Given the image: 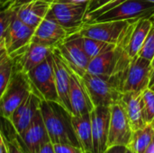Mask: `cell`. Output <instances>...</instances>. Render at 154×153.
I'll return each mask as SVG.
<instances>
[{"instance_id": "13", "label": "cell", "mask_w": 154, "mask_h": 153, "mask_svg": "<svg viewBox=\"0 0 154 153\" xmlns=\"http://www.w3.org/2000/svg\"><path fill=\"white\" fill-rule=\"evenodd\" d=\"M33 33L34 29L24 24L17 17L14 11L5 36V50L7 54L12 56L28 45L32 41Z\"/></svg>"}, {"instance_id": "45", "label": "cell", "mask_w": 154, "mask_h": 153, "mask_svg": "<svg viewBox=\"0 0 154 153\" xmlns=\"http://www.w3.org/2000/svg\"><path fill=\"white\" fill-rule=\"evenodd\" d=\"M126 153H134V152H133V151H131L130 150H128V151H127V152H126Z\"/></svg>"}, {"instance_id": "25", "label": "cell", "mask_w": 154, "mask_h": 153, "mask_svg": "<svg viewBox=\"0 0 154 153\" xmlns=\"http://www.w3.org/2000/svg\"><path fill=\"white\" fill-rule=\"evenodd\" d=\"M154 136V128L148 124L142 129L134 131L128 145V149L134 153H143Z\"/></svg>"}, {"instance_id": "14", "label": "cell", "mask_w": 154, "mask_h": 153, "mask_svg": "<svg viewBox=\"0 0 154 153\" xmlns=\"http://www.w3.org/2000/svg\"><path fill=\"white\" fill-rule=\"evenodd\" d=\"M69 32L55 21L45 17L34 30L32 42L55 49L68 37Z\"/></svg>"}, {"instance_id": "40", "label": "cell", "mask_w": 154, "mask_h": 153, "mask_svg": "<svg viewBox=\"0 0 154 153\" xmlns=\"http://www.w3.org/2000/svg\"><path fill=\"white\" fill-rule=\"evenodd\" d=\"M8 56H9V55L7 54L6 50H5V51H4L3 53H1V54H0V64H1V63H2V62H3L6 58H7V57H8Z\"/></svg>"}, {"instance_id": "35", "label": "cell", "mask_w": 154, "mask_h": 153, "mask_svg": "<svg viewBox=\"0 0 154 153\" xmlns=\"http://www.w3.org/2000/svg\"><path fill=\"white\" fill-rule=\"evenodd\" d=\"M0 153H8L4 137H3L1 132H0Z\"/></svg>"}, {"instance_id": "5", "label": "cell", "mask_w": 154, "mask_h": 153, "mask_svg": "<svg viewBox=\"0 0 154 153\" xmlns=\"http://www.w3.org/2000/svg\"><path fill=\"white\" fill-rule=\"evenodd\" d=\"M88 3L72 4L60 1L51 3L46 17L61 25L69 34L77 32L84 24Z\"/></svg>"}, {"instance_id": "30", "label": "cell", "mask_w": 154, "mask_h": 153, "mask_svg": "<svg viewBox=\"0 0 154 153\" xmlns=\"http://www.w3.org/2000/svg\"><path fill=\"white\" fill-rule=\"evenodd\" d=\"M14 12V8L9 5H6L5 8L0 9V40L5 39Z\"/></svg>"}, {"instance_id": "18", "label": "cell", "mask_w": 154, "mask_h": 153, "mask_svg": "<svg viewBox=\"0 0 154 153\" xmlns=\"http://www.w3.org/2000/svg\"><path fill=\"white\" fill-rule=\"evenodd\" d=\"M121 104L125 108L133 131H137L148 124L145 117L142 93L125 92L123 94Z\"/></svg>"}, {"instance_id": "42", "label": "cell", "mask_w": 154, "mask_h": 153, "mask_svg": "<svg viewBox=\"0 0 154 153\" xmlns=\"http://www.w3.org/2000/svg\"><path fill=\"white\" fill-rule=\"evenodd\" d=\"M144 1H147V2H151V3H154V0H144Z\"/></svg>"}, {"instance_id": "37", "label": "cell", "mask_w": 154, "mask_h": 153, "mask_svg": "<svg viewBox=\"0 0 154 153\" xmlns=\"http://www.w3.org/2000/svg\"><path fill=\"white\" fill-rule=\"evenodd\" d=\"M143 153H154V136L151 143L149 144V146L147 147V149L145 150V151Z\"/></svg>"}, {"instance_id": "20", "label": "cell", "mask_w": 154, "mask_h": 153, "mask_svg": "<svg viewBox=\"0 0 154 153\" xmlns=\"http://www.w3.org/2000/svg\"><path fill=\"white\" fill-rule=\"evenodd\" d=\"M51 5V3L46 1L33 0L23 4L14 9L17 17L24 24L35 30L36 27L46 17Z\"/></svg>"}, {"instance_id": "43", "label": "cell", "mask_w": 154, "mask_h": 153, "mask_svg": "<svg viewBox=\"0 0 154 153\" xmlns=\"http://www.w3.org/2000/svg\"><path fill=\"white\" fill-rule=\"evenodd\" d=\"M152 124V127H153V128H154V120H153V121H152V124Z\"/></svg>"}, {"instance_id": "36", "label": "cell", "mask_w": 154, "mask_h": 153, "mask_svg": "<svg viewBox=\"0 0 154 153\" xmlns=\"http://www.w3.org/2000/svg\"><path fill=\"white\" fill-rule=\"evenodd\" d=\"M60 2H66V3H72V4H85L88 3L90 0H56Z\"/></svg>"}, {"instance_id": "46", "label": "cell", "mask_w": 154, "mask_h": 153, "mask_svg": "<svg viewBox=\"0 0 154 153\" xmlns=\"http://www.w3.org/2000/svg\"><path fill=\"white\" fill-rule=\"evenodd\" d=\"M151 88H152V90H154V85H153V86H152V87H151Z\"/></svg>"}, {"instance_id": "2", "label": "cell", "mask_w": 154, "mask_h": 153, "mask_svg": "<svg viewBox=\"0 0 154 153\" xmlns=\"http://www.w3.org/2000/svg\"><path fill=\"white\" fill-rule=\"evenodd\" d=\"M32 92V86L27 75L14 65L11 78L0 99V116L10 119L16 108Z\"/></svg>"}, {"instance_id": "17", "label": "cell", "mask_w": 154, "mask_h": 153, "mask_svg": "<svg viewBox=\"0 0 154 153\" xmlns=\"http://www.w3.org/2000/svg\"><path fill=\"white\" fill-rule=\"evenodd\" d=\"M20 136L24 143L27 153H36L43 144L51 142L40 109L32 122Z\"/></svg>"}, {"instance_id": "16", "label": "cell", "mask_w": 154, "mask_h": 153, "mask_svg": "<svg viewBox=\"0 0 154 153\" xmlns=\"http://www.w3.org/2000/svg\"><path fill=\"white\" fill-rule=\"evenodd\" d=\"M69 102L72 115L88 114L94 108L82 78L72 71L70 74Z\"/></svg>"}, {"instance_id": "3", "label": "cell", "mask_w": 154, "mask_h": 153, "mask_svg": "<svg viewBox=\"0 0 154 153\" xmlns=\"http://www.w3.org/2000/svg\"><path fill=\"white\" fill-rule=\"evenodd\" d=\"M81 78L94 107L111 106L121 101L124 93L110 78L86 73Z\"/></svg>"}, {"instance_id": "41", "label": "cell", "mask_w": 154, "mask_h": 153, "mask_svg": "<svg viewBox=\"0 0 154 153\" xmlns=\"http://www.w3.org/2000/svg\"><path fill=\"white\" fill-rule=\"evenodd\" d=\"M152 67L154 68V57H153V59H152Z\"/></svg>"}, {"instance_id": "44", "label": "cell", "mask_w": 154, "mask_h": 153, "mask_svg": "<svg viewBox=\"0 0 154 153\" xmlns=\"http://www.w3.org/2000/svg\"><path fill=\"white\" fill-rule=\"evenodd\" d=\"M151 20H152V22H153V23H154V16H153V17H152V18H151Z\"/></svg>"}, {"instance_id": "39", "label": "cell", "mask_w": 154, "mask_h": 153, "mask_svg": "<svg viewBox=\"0 0 154 153\" xmlns=\"http://www.w3.org/2000/svg\"><path fill=\"white\" fill-rule=\"evenodd\" d=\"M154 85V68L152 69V73H151V78H150V85L149 87H152Z\"/></svg>"}, {"instance_id": "11", "label": "cell", "mask_w": 154, "mask_h": 153, "mask_svg": "<svg viewBox=\"0 0 154 153\" xmlns=\"http://www.w3.org/2000/svg\"><path fill=\"white\" fill-rule=\"evenodd\" d=\"M93 153H103L107 148L111 117L110 106H95L90 112Z\"/></svg>"}, {"instance_id": "32", "label": "cell", "mask_w": 154, "mask_h": 153, "mask_svg": "<svg viewBox=\"0 0 154 153\" xmlns=\"http://www.w3.org/2000/svg\"><path fill=\"white\" fill-rule=\"evenodd\" d=\"M31 1H33V0H6L5 3L6 4V5H9L13 8H15L23 4H25V3H28V2H31ZM42 1H46V2H49V3H53L55 2L56 0H42Z\"/></svg>"}, {"instance_id": "7", "label": "cell", "mask_w": 154, "mask_h": 153, "mask_svg": "<svg viewBox=\"0 0 154 153\" xmlns=\"http://www.w3.org/2000/svg\"><path fill=\"white\" fill-rule=\"evenodd\" d=\"M134 21L136 20L92 22L84 23L79 32L84 37L117 44L124 38L130 24Z\"/></svg>"}, {"instance_id": "26", "label": "cell", "mask_w": 154, "mask_h": 153, "mask_svg": "<svg viewBox=\"0 0 154 153\" xmlns=\"http://www.w3.org/2000/svg\"><path fill=\"white\" fill-rule=\"evenodd\" d=\"M82 37H83V46H84L85 51L90 60L94 59L105 52L114 50L116 46V44L108 43V42H106L103 41L88 38V37H84V36H82Z\"/></svg>"}, {"instance_id": "6", "label": "cell", "mask_w": 154, "mask_h": 153, "mask_svg": "<svg viewBox=\"0 0 154 153\" xmlns=\"http://www.w3.org/2000/svg\"><path fill=\"white\" fill-rule=\"evenodd\" d=\"M56 49L72 72L80 78L87 73L90 59L85 51L83 37L79 32L68 35Z\"/></svg>"}, {"instance_id": "9", "label": "cell", "mask_w": 154, "mask_h": 153, "mask_svg": "<svg viewBox=\"0 0 154 153\" xmlns=\"http://www.w3.org/2000/svg\"><path fill=\"white\" fill-rule=\"evenodd\" d=\"M111 117L107 146L122 145L126 146L131 142L134 131L131 127L126 113L121 102L110 106Z\"/></svg>"}, {"instance_id": "48", "label": "cell", "mask_w": 154, "mask_h": 153, "mask_svg": "<svg viewBox=\"0 0 154 153\" xmlns=\"http://www.w3.org/2000/svg\"><path fill=\"white\" fill-rule=\"evenodd\" d=\"M2 63H3V62H2ZM2 63H1V64H2ZM1 64H0V65H1Z\"/></svg>"}, {"instance_id": "38", "label": "cell", "mask_w": 154, "mask_h": 153, "mask_svg": "<svg viewBox=\"0 0 154 153\" xmlns=\"http://www.w3.org/2000/svg\"><path fill=\"white\" fill-rule=\"evenodd\" d=\"M5 39L0 40V54L3 53L4 51H5Z\"/></svg>"}, {"instance_id": "8", "label": "cell", "mask_w": 154, "mask_h": 153, "mask_svg": "<svg viewBox=\"0 0 154 153\" xmlns=\"http://www.w3.org/2000/svg\"><path fill=\"white\" fill-rule=\"evenodd\" d=\"M153 16L154 3L144 0H126L93 22L151 19Z\"/></svg>"}, {"instance_id": "29", "label": "cell", "mask_w": 154, "mask_h": 153, "mask_svg": "<svg viewBox=\"0 0 154 153\" xmlns=\"http://www.w3.org/2000/svg\"><path fill=\"white\" fill-rule=\"evenodd\" d=\"M140 57L146 59L150 61L152 60L154 57V23L145 38V41L138 54Z\"/></svg>"}, {"instance_id": "31", "label": "cell", "mask_w": 154, "mask_h": 153, "mask_svg": "<svg viewBox=\"0 0 154 153\" xmlns=\"http://www.w3.org/2000/svg\"><path fill=\"white\" fill-rule=\"evenodd\" d=\"M55 153H84L80 147H77L71 144L66 143H56L53 144Z\"/></svg>"}, {"instance_id": "12", "label": "cell", "mask_w": 154, "mask_h": 153, "mask_svg": "<svg viewBox=\"0 0 154 153\" xmlns=\"http://www.w3.org/2000/svg\"><path fill=\"white\" fill-rule=\"evenodd\" d=\"M52 50L53 49L31 41L28 45L9 57L14 60V65L17 69L27 74L42 63Z\"/></svg>"}, {"instance_id": "23", "label": "cell", "mask_w": 154, "mask_h": 153, "mask_svg": "<svg viewBox=\"0 0 154 153\" xmlns=\"http://www.w3.org/2000/svg\"><path fill=\"white\" fill-rule=\"evenodd\" d=\"M0 132L8 153H27L24 143L9 119L0 116Z\"/></svg>"}, {"instance_id": "33", "label": "cell", "mask_w": 154, "mask_h": 153, "mask_svg": "<svg viewBox=\"0 0 154 153\" xmlns=\"http://www.w3.org/2000/svg\"><path fill=\"white\" fill-rule=\"evenodd\" d=\"M128 148L126 146L122 145H115L108 147L103 153H126L128 151Z\"/></svg>"}, {"instance_id": "28", "label": "cell", "mask_w": 154, "mask_h": 153, "mask_svg": "<svg viewBox=\"0 0 154 153\" xmlns=\"http://www.w3.org/2000/svg\"><path fill=\"white\" fill-rule=\"evenodd\" d=\"M142 96L146 121L148 124H152L154 120V90L148 87L143 91Z\"/></svg>"}, {"instance_id": "24", "label": "cell", "mask_w": 154, "mask_h": 153, "mask_svg": "<svg viewBox=\"0 0 154 153\" xmlns=\"http://www.w3.org/2000/svg\"><path fill=\"white\" fill-rule=\"evenodd\" d=\"M126 0H90L84 18V23H89L103 14L112 10Z\"/></svg>"}, {"instance_id": "1", "label": "cell", "mask_w": 154, "mask_h": 153, "mask_svg": "<svg viewBox=\"0 0 154 153\" xmlns=\"http://www.w3.org/2000/svg\"><path fill=\"white\" fill-rule=\"evenodd\" d=\"M40 111L50 140L53 144L66 143L80 147L73 129L72 115L64 106L59 102L42 100Z\"/></svg>"}, {"instance_id": "10", "label": "cell", "mask_w": 154, "mask_h": 153, "mask_svg": "<svg viewBox=\"0 0 154 153\" xmlns=\"http://www.w3.org/2000/svg\"><path fill=\"white\" fill-rule=\"evenodd\" d=\"M152 69V61L139 55L135 56L130 63L123 87V93H143V90L149 87Z\"/></svg>"}, {"instance_id": "22", "label": "cell", "mask_w": 154, "mask_h": 153, "mask_svg": "<svg viewBox=\"0 0 154 153\" xmlns=\"http://www.w3.org/2000/svg\"><path fill=\"white\" fill-rule=\"evenodd\" d=\"M71 121L76 137L83 151L93 153L92 125L90 113L82 115H72Z\"/></svg>"}, {"instance_id": "27", "label": "cell", "mask_w": 154, "mask_h": 153, "mask_svg": "<svg viewBox=\"0 0 154 153\" xmlns=\"http://www.w3.org/2000/svg\"><path fill=\"white\" fill-rule=\"evenodd\" d=\"M14 70V60L8 56L0 65V99L4 95Z\"/></svg>"}, {"instance_id": "34", "label": "cell", "mask_w": 154, "mask_h": 153, "mask_svg": "<svg viewBox=\"0 0 154 153\" xmlns=\"http://www.w3.org/2000/svg\"><path fill=\"white\" fill-rule=\"evenodd\" d=\"M36 153H55L54 148H53V143L51 142H49L43 144Z\"/></svg>"}, {"instance_id": "15", "label": "cell", "mask_w": 154, "mask_h": 153, "mask_svg": "<svg viewBox=\"0 0 154 153\" xmlns=\"http://www.w3.org/2000/svg\"><path fill=\"white\" fill-rule=\"evenodd\" d=\"M52 59H53V69L55 75L56 88L59 96V103L71 114V106L69 102L71 70L64 62V60L60 57L56 48L53 49L52 50Z\"/></svg>"}, {"instance_id": "19", "label": "cell", "mask_w": 154, "mask_h": 153, "mask_svg": "<svg viewBox=\"0 0 154 153\" xmlns=\"http://www.w3.org/2000/svg\"><path fill=\"white\" fill-rule=\"evenodd\" d=\"M42 99L33 92L16 108L9 119L17 133L21 135L32 122L35 115L40 109Z\"/></svg>"}, {"instance_id": "21", "label": "cell", "mask_w": 154, "mask_h": 153, "mask_svg": "<svg viewBox=\"0 0 154 153\" xmlns=\"http://www.w3.org/2000/svg\"><path fill=\"white\" fill-rule=\"evenodd\" d=\"M152 25L151 19H139L132 23L126 46L127 52L132 59L139 54Z\"/></svg>"}, {"instance_id": "4", "label": "cell", "mask_w": 154, "mask_h": 153, "mask_svg": "<svg viewBox=\"0 0 154 153\" xmlns=\"http://www.w3.org/2000/svg\"><path fill=\"white\" fill-rule=\"evenodd\" d=\"M32 90L42 100L59 102L53 69L52 52L27 74Z\"/></svg>"}, {"instance_id": "47", "label": "cell", "mask_w": 154, "mask_h": 153, "mask_svg": "<svg viewBox=\"0 0 154 153\" xmlns=\"http://www.w3.org/2000/svg\"><path fill=\"white\" fill-rule=\"evenodd\" d=\"M84 153H92V152H84Z\"/></svg>"}]
</instances>
